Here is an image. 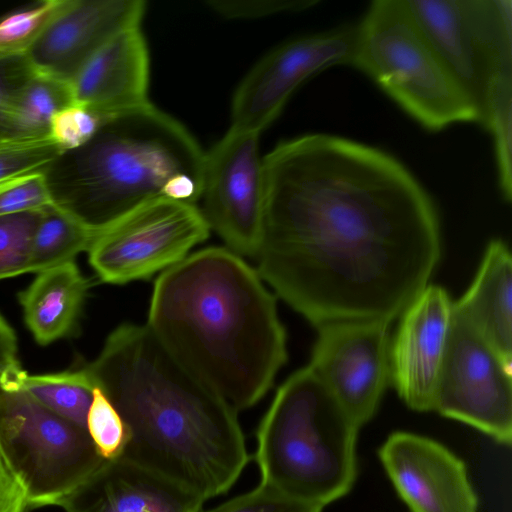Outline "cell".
I'll list each match as a JSON object with an SVG mask.
<instances>
[{"mask_svg": "<svg viewBox=\"0 0 512 512\" xmlns=\"http://www.w3.org/2000/svg\"><path fill=\"white\" fill-rule=\"evenodd\" d=\"M18 366L15 332L0 315V375Z\"/></svg>", "mask_w": 512, "mask_h": 512, "instance_id": "34", "label": "cell"}, {"mask_svg": "<svg viewBox=\"0 0 512 512\" xmlns=\"http://www.w3.org/2000/svg\"><path fill=\"white\" fill-rule=\"evenodd\" d=\"M485 125L512 94L511 0H406Z\"/></svg>", "mask_w": 512, "mask_h": 512, "instance_id": "8", "label": "cell"}, {"mask_svg": "<svg viewBox=\"0 0 512 512\" xmlns=\"http://www.w3.org/2000/svg\"><path fill=\"white\" fill-rule=\"evenodd\" d=\"M318 3L317 0H210L207 5L224 18L247 20L299 12Z\"/></svg>", "mask_w": 512, "mask_h": 512, "instance_id": "31", "label": "cell"}, {"mask_svg": "<svg viewBox=\"0 0 512 512\" xmlns=\"http://www.w3.org/2000/svg\"><path fill=\"white\" fill-rule=\"evenodd\" d=\"M257 272L312 325L400 316L442 253L428 192L391 154L309 133L263 157Z\"/></svg>", "mask_w": 512, "mask_h": 512, "instance_id": "1", "label": "cell"}, {"mask_svg": "<svg viewBox=\"0 0 512 512\" xmlns=\"http://www.w3.org/2000/svg\"><path fill=\"white\" fill-rule=\"evenodd\" d=\"M378 456L410 512H478L466 464L441 443L398 431Z\"/></svg>", "mask_w": 512, "mask_h": 512, "instance_id": "15", "label": "cell"}, {"mask_svg": "<svg viewBox=\"0 0 512 512\" xmlns=\"http://www.w3.org/2000/svg\"><path fill=\"white\" fill-rule=\"evenodd\" d=\"M62 153L49 135L0 139V180L30 172H46Z\"/></svg>", "mask_w": 512, "mask_h": 512, "instance_id": "26", "label": "cell"}, {"mask_svg": "<svg viewBox=\"0 0 512 512\" xmlns=\"http://www.w3.org/2000/svg\"><path fill=\"white\" fill-rule=\"evenodd\" d=\"M146 325L236 411L256 404L287 360L274 295L257 270L228 248L202 249L164 270Z\"/></svg>", "mask_w": 512, "mask_h": 512, "instance_id": "3", "label": "cell"}, {"mask_svg": "<svg viewBox=\"0 0 512 512\" xmlns=\"http://www.w3.org/2000/svg\"><path fill=\"white\" fill-rule=\"evenodd\" d=\"M41 211L0 216V280L30 272L32 242Z\"/></svg>", "mask_w": 512, "mask_h": 512, "instance_id": "25", "label": "cell"}, {"mask_svg": "<svg viewBox=\"0 0 512 512\" xmlns=\"http://www.w3.org/2000/svg\"><path fill=\"white\" fill-rule=\"evenodd\" d=\"M323 507L293 500L259 484L213 509L201 512H322Z\"/></svg>", "mask_w": 512, "mask_h": 512, "instance_id": "30", "label": "cell"}, {"mask_svg": "<svg viewBox=\"0 0 512 512\" xmlns=\"http://www.w3.org/2000/svg\"><path fill=\"white\" fill-rule=\"evenodd\" d=\"M357 26L353 67L425 129L477 122L478 114L423 32L406 0H374Z\"/></svg>", "mask_w": 512, "mask_h": 512, "instance_id": "6", "label": "cell"}, {"mask_svg": "<svg viewBox=\"0 0 512 512\" xmlns=\"http://www.w3.org/2000/svg\"><path fill=\"white\" fill-rule=\"evenodd\" d=\"M109 118L72 103L53 115L49 136L63 152L75 150L86 144Z\"/></svg>", "mask_w": 512, "mask_h": 512, "instance_id": "29", "label": "cell"}, {"mask_svg": "<svg viewBox=\"0 0 512 512\" xmlns=\"http://www.w3.org/2000/svg\"><path fill=\"white\" fill-rule=\"evenodd\" d=\"M88 286L72 261L37 273L19 294L26 325L39 344L48 345L72 332Z\"/></svg>", "mask_w": 512, "mask_h": 512, "instance_id": "20", "label": "cell"}, {"mask_svg": "<svg viewBox=\"0 0 512 512\" xmlns=\"http://www.w3.org/2000/svg\"><path fill=\"white\" fill-rule=\"evenodd\" d=\"M145 10L143 0H63L23 59L30 71L71 84L104 44L140 26Z\"/></svg>", "mask_w": 512, "mask_h": 512, "instance_id": "14", "label": "cell"}, {"mask_svg": "<svg viewBox=\"0 0 512 512\" xmlns=\"http://www.w3.org/2000/svg\"><path fill=\"white\" fill-rule=\"evenodd\" d=\"M27 507L25 489L0 448V512H24Z\"/></svg>", "mask_w": 512, "mask_h": 512, "instance_id": "33", "label": "cell"}, {"mask_svg": "<svg viewBox=\"0 0 512 512\" xmlns=\"http://www.w3.org/2000/svg\"><path fill=\"white\" fill-rule=\"evenodd\" d=\"M511 372L453 304L433 411L510 445Z\"/></svg>", "mask_w": 512, "mask_h": 512, "instance_id": "10", "label": "cell"}, {"mask_svg": "<svg viewBox=\"0 0 512 512\" xmlns=\"http://www.w3.org/2000/svg\"><path fill=\"white\" fill-rule=\"evenodd\" d=\"M28 71L23 57L0 61V139L13 137L10 124L11 93Z\"/></svg>", "mask_w": 512, "mask_h": 512, "instance_id": "32", "label": "cell"}, {"mask_svg": "<svg viewBox=\"0 0 512 512\" xmlns=\"http://www.w3.org/2000/svg\"><path fill=\"white\" fill-rule=\"evenodd\" d=\"M259 133L230 127L204 153L200 209L210 229L239 256L255 257L264 217Z\"/></svg>", "mask_w": 512, "mask_h": 512, "instance_id": "11", "label": "cell"}, {"mask_svg": "<svg viewBox=\"0 0 512 512\" xmlns=\"http://www.w3.org/2000/svg\"><path fill=\"white\" fill-rule=\"evenodd\" d=\"M203 162L189 131L149 103L110 117L45 176L54 205L99 230L155 199L196 205Z\"/></svg>", "mask_w": 512, "mask_h": 512, "instance_id": "4", "label": "cell"}, {"mask_svg": "<svg viewBox=\"0 0 512 512\" xmlns=\"http://www.w3.org/2000/svg\"><path fill=\"white\" fill-rule=\"evenodd\" d=\"M63 0H45L0 17V61L25 56Z\"/></svg>", "mask_w": 512, "mask_h": 512, "instance_id": "24", "label": "cell"}, {"mask_svg": "<svg viewBox=\"0 0 512 512\" xmlns=\"http://www.w3.org/2000/svg\"><path fill=\"white\" fill-rule=\"evenodd\" d=\"M512 258L500 239L489 242L477 274L454 307L512 368Z\"/></svg>", "mask_w": 512, "mask_h": 512, "instance_id": "19", "label": "cell"}, {"mask_svg": "<svg viewBox=\"0 0 512 512\" xmlns=\"http://www.w3.org/2000/svg\"><path fill=\"white\" fill-rule=\"evenodd\" d=\"M205 500L120 458L106 460L60 501L65 512H201Z\"/></svg>", "mask_w": 512, "mask_h": 512, "instance_id": "18", "label": "cell"}, {"mask_svg": "<svg viewBox=\"0 0 512 512\" xmlns=\"http://www.w3.org/2000/svg\"><path fill=\"white\" fill-rule=\"evenodd\" d=\"M356 43V24H346L277 46L238 85L231 102V126L260 134L307 79L335 65L353 66Z\"/></svg>", "mask_w": 512, "mask_h": 512, "instance_id": "12", "label": "cell"}, {"mask_svg": "<svg viewBox=\"0 0 512 512\" xmlns=\"http://www.w3.org/2000/svg\"><path fill=\"white\" fill-rule=\"evenodd\" d=\"M127 431L120 459L203 500L225 493L249 455L236 410L160 343L147 325L122 324L84 367Z\"/></svg>", "mask_w": 512, "mask_h": 512, "instance_id": "2", "label": "cell"}, {"mask_svg": "<svg viewBox=\"0 0 512 512\" xmlns=\"http://www.w3.org/2000/svg\"><path fill=\"white\" fill-rule=\"evenodd\" d=\"M86 429L102 458H119L127 440L126 427L113 404L98 387L93 391Z\"/></svg>", "mask_w": 512, "mask_h": 512, "instance_id": "27", "label": "cell"}, {"mask_svg": "<svg viewBox=\"0 0 512 512\" xmlns=\"http://www.w3.org/2000/svg\"><path fill=\"white\" fill-rule=\"evenodd\" d=\"M209 232L195 204L155 199L97 230L89 263L106 283L148 279L186 258Z\"/></svg>", "mask_w": 512, "mask_h": 512, "instance_id": "9", "label": "cell"}, {"mask_svg": "<svg viewBox=\"0 0 512 512\" xmlns=\"http://www.w3.org/2000/svg\"><path fill=\"white\" fill-rule=\"evenodd\" d=\"M453 301L429 285L400 315L391 340V383L412 410L433 411Z\"/></svg>", "mask_w": 512, "mask_h": 512, "instance_id": "16", "label": "cell"}, {"mask_svg": "<svg viewBox=\"0 0 512 512\" xmlns=\"http://www.w3.org/2000/svg\"><path fill=\"white\" fill-rule=\"evenodd\" d=\"M70 86L74 103L107 118L148 105L149 53L140 26L104 44Z\"/></svg>", "mask_w": 512, "mask_h": 512, "instance_id": "17", "label": "cell"}, {"mask_svg": "<svg viewBox=\"0 0 512 512\" xmlns=\"http://www.w3.org/2000/svg\"><path fill=\"white\" fill-rule=\"evenodd\" d=\"M310 367L361 427L375 415L391 383L390 322H330L316 327Z\"/></svg>", "mask_w": 512, "mask_h": 512, "instance_id": "13", "label": "cell"}, {"mask_svg": "<svg viewBox=\"0 0 512 512\" xmlns=\"http://www.w3.org/2000/svg\"><path fill=\"white\" fill-rule=\"evenodd\" d=\"M52 205L45 172H30L0 180V216L41 211Z\"/></svg>", "mask_w": 512, "mask_h": 512, "instance_id": "28", "label": "cell"}, {"mask_svg": "<svg viewBox=\"0 0 512 512\" xmlns=\"http://www.w3.org/2000/svg\"><path fill=\"white\" fill-rule=\"evenodd\" d=\"M359 428L310 366L297 370L257 431L260 484L321 507L342 498L357 476Z\"/></svg>", "mask_w": 512, "mask_h": 512, "instance_id": "5", "label": "cell"}, {"mask_svg": "<svg viewBox=\"0 0 512 512\" xmlns=\"http://www.w3.org/2000/svg\"><path fill=\"white\" fill-rule=\"evenodd\" d=\"M96 232L55 205L45 208L33 237L30 272L72 262L77 254L88 251Z\"/></svg>", "mask_w": 512, "mask_h": 512, "instance_id": "22", "label": "cell"}, {"mask_svg": "<svg viewBox=\"0 0 512 512\" xmlns=\"http://www.w3.org/2000/svg\"><path fill=\"white\" fill-rule=\"evenodd\" d=\"M72 103L70 84L29 70L11 93L12 136L49 135L53 115Z\"/></svg>", "mask_w": 512, "mask_h": 512, "instance_id": "21", "label": "cell"}, {"mask_svg": "<svg viewBox=\"0 0 512 512\" xmlns=\"http://www.w3.org/2000/svg\"><path fill=\"white\" fill-rule=\"evenodd\" d=\"M20 366L0 375V448L28 507L56 505L106 460L86 428L47 409L23 387Z\"/></svg>", "mask_w": 512, "mask_h": 512, "instance_id": "7", "label": "cell"}, {"mask_svg": "<svg viewBox=\"0 0 512 512\" xmlns=\"http://www.w3.org/2000/svg\"><path fill=\"white\" fill-rule=\"evenodd\" d=\"M25 390L56 415L86 428L87 414L96 387L85 368L45 375L23 371Z\"/></svg>", "mask_w": 512, "mask_h": 512, "instance_id": "23", "label": "cell"}]
</instances>
